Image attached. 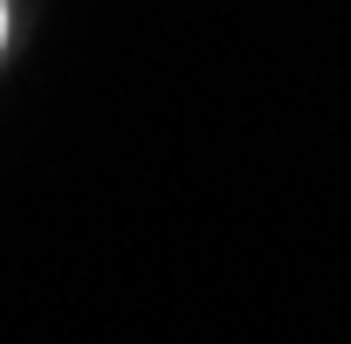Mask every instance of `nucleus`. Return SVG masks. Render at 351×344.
<instances>
[{"instance_id":"obj_1","label":"nucleus","mask_w":351,"mask_h":344,"mask_svg":"<svg viewBox=\"0 0 351 344\" xmlns=\"http://www.w3.org/2000/svg\"><path fill=\"white\" fill-rule=\"evenodd\" d=\"M8 42H14V0H0V56H8Z\"/></svg>"}]
</instances>
